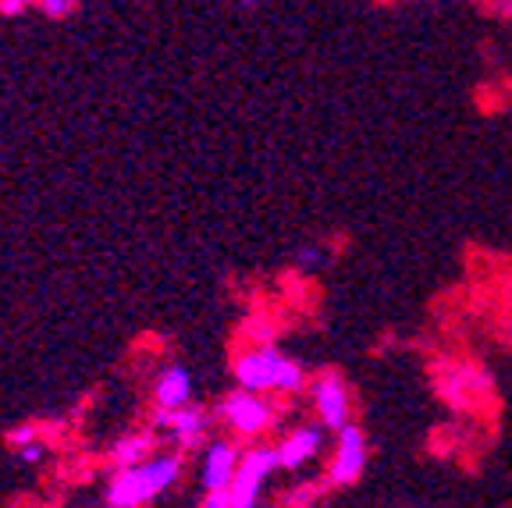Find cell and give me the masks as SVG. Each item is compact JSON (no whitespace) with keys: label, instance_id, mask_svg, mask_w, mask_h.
<instances>
[{"label":"cell","instance_id":"e0dca14e","mask_svg":"<svg viewBox=\"0 0 512 508\" xmlns=\"http://www.w3.org/2000/svg\"><path fill=\"white\" fill-rule=\"evenodd\" d=\"M416 4H424V0H416Z\"/></svg>","mask_w":512,"mask_h":508},{"label":"cell","instance_id":"ba28073f","mask_svg":"<svg viewBox=\"0 0 512 508\" xmlns=\"http://www.w3.org/2000/svg\"><path fill=\"white\" fill-rule=\"evenodd\" d=\"M324 423H310V427H296L288 437L278 441V459L281 469H303L306 462L317 459V452L324 448Z\"/></svg>","mask_w":512,"mask_h":508},{"label":"cell","instance_id":"30bf717a","mask_svg":"<svg viewBox=\"0 0 512 508\" xmlns=\"http://www.w3.org/2000/svg\"><path fill=\"white\" fill-rule=\"evenodd\" d=\"M189 398H192V377L185 374L182 366L164 370V377L157 381V409H178V405H189Z\"/></svg>","mask_w":512,"mask_h":508},{"label":"cell","instance_id":"52a82bcc","mask_svg":"<svg viewBox=\"0 0 512 508\" xmlns=\"http://www.w3.org/2000/svg\"><path fill=\"white\" fill-rule=\"evenodd\" d=\"M239 448L228 445V441H214V445L203 452V466H200V484L203 491H228L235 480V469H239Z\"/></svg>","mask_w":512,"mask_h":508},{"label":"cell","instance_id":"7c38bea8","mask_svg":"<svg viewBox=\"0 0 512 508\" xmlns=\"http://www.w3.org/2000/svg\"><path fill=\"white\" fill-rule=\"evenodd\" d=\"M324 260H328V253H324V249H317V246H303L296 253L299 270H320V267H324Z\"/></svg>","mask_w":512,"mask_h":508},{"label":"cell","instance_id":"8992f818","mask_svg":"<svg viewBox=\"0 0 512 508\" xmlns=\"http://www.w3.org/2000/svg\"><path fill=\"white\" fill-rule=\"evenodd\" d=\"M313 409H317V420L328 430H342L345 423H352V398L349 384L338 374H324L313 381Z\"/></svg>","mask_w":512,"mask_h":508},{"label":"cell","instance_id":"2e32d148","mask_svg":"<svg viewBox=\"0 0 512 508\" xmlns=\"http://www.w3.org/2000/svg\"><path fill=\"white\" fill-rule=\"evenodd\" d=\"M22 4H25V0H4V4H0V11H4V15H18V11H22Z\"/></svg>","mask_w":512,"mask_h":508},{"label":"cell","instance_id":"9a60e30c","mask_svg":"<svg viewBox=\"0 0 512 508\" xmlns=\"http://www.w3.org/2000/svg\"><path fill=\"white\" fill-rule=\"evenodd\" d=\"M29 441H36V427H15L11 430V445L15 448L29 445Z\"/></svg>","mask_w":512,"mask_h":508},{"label":"cell","instance_id":"5b68a950","mask_svg":"<svg viewBox=\"0 0 512 508\" xmlns=\"http://www.w3.org/2000/svg\"><path fill=\"white\" fill-rule=\"evenodd\" d=\"M221 416L228 420V427L242 437H260L264 430H271L274 423V405L260 398V391H235L228 402L221 405Z\"/></svg>","mask_w":512,"mask_h":508},{"label":"cell","instance_id":"3957f363","mask_svg":"<svg viewBox=\"0 0 512 508\" xmlns=\"http://www.w3.org/2000/svg\"><path fill=\"white\" fill-rule=\"evenodd\" d=\"M274 469H281L278 459V445H256L249 448L239 459V469H235V480L228 487V498H232V508H249L260 501V491L267 487V480L274 477Z\"/></svg>","mask_w":512,"mask_h":508},{"label":"cell","instance_id":"4fadbf2b","mask_svg":"<svg viewBox=\"0 0 512 508\" xmlns=\"http://www.w3.org/2000/svg\"><path fill=\"white\" fill-rule=\"evenodd\" d=\"M40 8L54 18H64L68 11H72V0H40Z\"/></svg>","mask_w":512,"mask_h":508},{"label":"cell","instance_id":"8fae6325","mask_svg":"<svg viewBox=\"0 0 512 508\" xmlns=\"http://www.w3.org/2000/svg\"><path fill=\"white\" fill-rule=\"evenodd\" d=\"M150 445H153L150 434L125 437V441H118V448H114V462H118V466H139V462H146V455H150Z\"/></svg>","mask_w":512,"mask_h":508},{"label":"cell","instance_id":"5bb4252c","mask_svg":"<svg viewBox=\"0 0 512 508\" xmlns=\"http://www.w3.org/2000/svg\"><path fill=\"white\" fill-rule=\"evenodd\" d=\"M43 452H47V448H43L40 441H29V445L18 448V459H22V462H40Z\"/></svg>","mask_w":512,"mask_h":508},{"label":"cell","instance_id":"277c9868","mask_svg":"<svg viewBox=\"0 0 512 508\" xmlns=\"http://www.w3.org/2000/svg\"><path fill=\"white\" fill-rule=\"evenodd\" d=\"M367 434H363L356 423H345L335 434V452H331L328 466V484L331 487H352L360 484L363 469H367Z\"/></svg>","mask_w":512,"mask_h":508},{"label":"cell","instance_id":"6da1fadb","mask_svg":"<svg viewBox=\"0 0 512 508\" xmlns=\"http://www.w3.org/2000/svg\"><path fill=\"white\" fill-rule=\"evenodd\" d=\"M182 477V455H153L139 466H121V473L107 487V505L136 508L168 491Z\"/></svg>","mask_w":512,"mask_h":508},{"label":"cell","instance_id":"7a4b0ae2","mask_svg":"<svg viewBox=\"0 0 512 508\" xmlns=\"http://www.w3.org/2000/svg\"><path fill=\"white\" fill-rule=\"evenodd\" d=\"M235 377L246 391H281V395H296L306 388V374L296 359L281 356L278 349H249L235 359Z\"/></svg>","mask_w":512,"mask_h":508},{"label":"cell","instance_id":"9c48e42d","mask_svg":"<svg viewBox=\"0 0 512 508\" xmlns=\"http://www.w3.org/2000/svg\"><path fill=\"white\" fill-rule=\"evenodd\" d=\"M153 427L171 430L178 445L192 448L203 437V430H207V416H203L200 409H192V405H178V409H160Z\"/></svg>","mask_w":512,"mask_h":508}]
</instances>
